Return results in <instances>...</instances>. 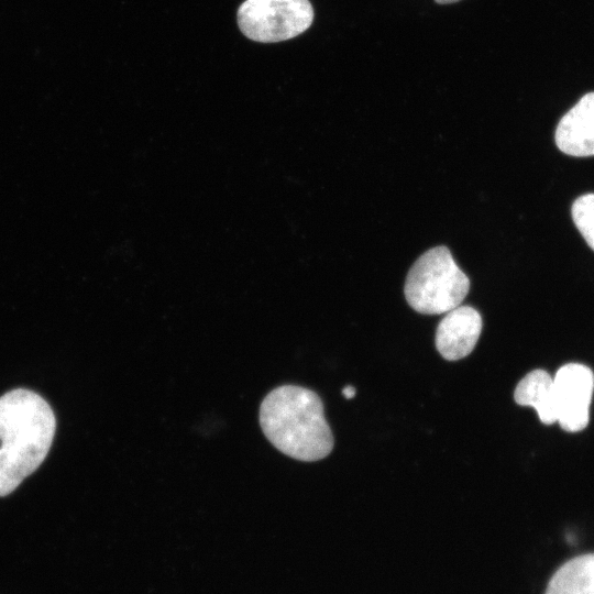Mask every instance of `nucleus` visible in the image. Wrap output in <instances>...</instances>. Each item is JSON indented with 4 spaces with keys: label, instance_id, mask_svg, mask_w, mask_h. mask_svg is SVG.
<instances>
[{
    "label": "nucleus",
    "instance_id": "nucleus-3",
    "mask_svg": "<svg viewBox=\"0 0 594 594\" xmlns=\"http://www.w3.org/2000/svg\"><path fill=\"white\" fill-rule=\"evenodd\" d=\"M470 282L446 246L424 253L411 266L405 282L409 306L425 315L448 312L460 306Z\"/></svg>",
    "mask_w": 594,
    "mask_h": 594
},
{
    "label": "nucleus",
    "instance_id": "nucleus-2",
    "mask_svg": "<svg viewBox=\"0 0 594 594\" xmlns=\"http://www.w3.org/2000/svg\"><path fill=\"white\" fill-rule=\"evenodd\" d=\"M260 424L270 442L293 459L314 462L332 451L323 404L308 388L283 385L270 392L260 408Z\"/></svg>",
    "mask_w": 594,
    "mask_h": 594
},
{
    "label": "nucleus",
    "instance_id": "nucleus-7",
    "mask_svg": "<svg viewBox=\"0 0 594 594\" xmlns=\"http://www.w3.org/2000/svg\"><path fill=\"white\" fill-rule=\"evenodd\" d=\"M559 150L572 156L594 155V92L584 95L559 121Z\"/></svg>",
    "mask_w": 594,
    "mask_h": 594
},
{
    "label": "nucleus",
    "instance_id": "nucleus-5",
    "mask_svg": "<svg viewBox=\"0 0 594 594\" xmlns=\"http://www.w3.org/2000/svg\"><path fill=\"white\" fill-rule=\"evenodd\" d=\"M552 378L557 422L566 431L583 430L590 420L594 389L592 370L580 363H568Z\"/></svg>",
    "mask_w": 594,
    "mask_h": 594
},
{
    "label": "nucleus",
    "instance_id": "nucleus-8",
    "mask_svg": "<svg viewBox=\"0 0 594 594\" xmlns=\"http://www.w3.org/2000/svg\"><path fill=\"white\" fill-rule=\"evenodd\" d=\"M515 402L534 407L539 419L551 425L557 422L553 378L543 370H534L525 375L514 392Z\"/></svg>",
    "mask_w": 594,
    "mask_h": 594
},
{
    "label": "nucleus",
    "instance_id": "nucleus-6",
    "mask_svg": "<svg viewBox=\"0 0 594 594\" xmlns=\"http://www.w3.org/2000/svg\"><path fill=\"white\" fill-rule=\"evenodd\" d=\"M482 317L470 306H458L448 311L436 332V346L441 356L457 361L469 355L480 338Z\"/></svg>",
    "mask_w": 594,
    "mask_h": 594
},
{
    "label": "nucleus",
    "instance_id": "nucleus-10",
    "mask_svg": "<svg viewBox=\"0 0 594 594\" xmlns=\"http://www.w3.org/2000/svg\"><path fill=\"white\" fill-rule=\"evenodd\" d=\"M572 218L588 246L594 250V194L583 195L574 201Z\"/></svg>",
    "mask_w": 594,
    "mask_h": 594
},
{
    "label": "nucleus",
    "instance_id": "nucleus-9",
    "mask_svg": "<svg viewBox=\"0 0 594 594\" xmlns=\"http://www.w3.org/2000/svg\"><path fill=\"white\" fill-rule=\"evenodd\" d=\"M546 594H594V553L575 557L560 566Z\"/></svg>",
    "mask_w": 594,
    "mask_h": 594
},
{
    "label": "nucleus",
    "instance_id": "nucleus-4",
    "mask_svg": "<svg viewBox=\"0 0 594 594\" xmlns=\"http://www.w3.org/2000/svg\"><path fill=\"white\" fill-rule=\"evenodd\" d=\"M237 16L248 38L275 43L305 32L312 23L314 9L309 0H245Z\"/></svg>",
    "mask_w": 594,
    "mask_h": 594
},
{
    "label": "nucleus",
    "instance_id": "nucleus-12",
    "mask_svg": "<svg viewBox=\"0 0 594 594\" xmlns=\"http://www.w3.org/2000/svg\"><path fill=\"white\" fill-rule=\"evenodd\" d=\"M437 3H440V4H447V3H453V2H457L459 0H435Z\"/></svg>",
    "mask_w": 594,
    "mask_h": 594
},
{
    "label": "nucleus",
    "instance_id": "nucleus-11",
    "mask_svg": "<svg viewBox=\"0 0 594 594\" xmlns=\"http://www.w3.org/2000/svg\"><path fill=\"white\" fill-rule=\"evenodd\" d=\"M355 388L353 386H345L343 389H342V394L343 396L346 398V399H351L355 396Z\"/></svg>",
    "mask_w": 594,
    "mask_h": 594
},
{
    "label": "nucleus",
    "instance_id": "nucleus-1",
    "mask_svg": "<svg viewBox=\"0 0 594 594\" xmlns=\"http://www.w3.org/2000/svg\"><path fill=\"white\" fill-rule=\"evenodd\" d=\"M56 428L36 393L18 388L0 397V496L12 493L44 461Z\"/></svg>",
    "mask_w": 594,
    "mask_h": 594
}]
</instances>
